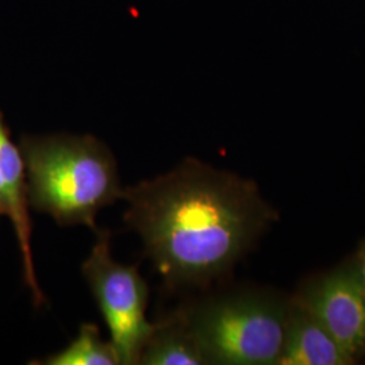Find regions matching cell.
<instances>
[{"label":"cell","instance_id":"obj_1","mask_svg":"<svg viewBox=\"0 0 365 365\" xmlns=\"http://www.w3.org/2000/svg\"><path fill=\"white\" fill-rule=\"evenodd\" d=\"M122 199L123 220L172 289L229 272L277 218L255 182L195 158L126 187Z\"/></svg>","mask_w":365,"mask_h":365},{"label":"cell","instance_id":"obj_2","mask_svg":"<svg viewBox=\"0 0 365 365\" xmlns=\"http://www.w3.org/2000/svg\"><path fill=\"white\" fill-rule=\"evenodd\" d=\"M19 149L29 206L60 226L96 232L98 212L122 199L115 157L92 135H26Z\"/></svg>","mask_w":365,"mask_h":365},{"label":"cell","instance_id":"obj_3","mask_svg":"<svg viewBox=\"0 0 365 365\" xmlns=\"http://www.w3.org/2000/svg\"><path fill=\"white\" fill-rule=\"evenodd\" d=\"M207 364L276 365L287 309L260 292H235L179 309Z\"/></svg>","mask_w":365,"mask_h":365},{"label":"cell","instance_id":"obj_4","mask_svg":"<svg viewBox=\"0 0 365 365\" xmlns=\"http://www.w3.org/2000/svg\"><path fill=\"white\" fill-rule=\"evenodd\" d=\"M96 242L81 272L105 318L119 364H140L155 324L146 318L148 284L137 265H123L111 256V233L96 230Z\"/></svg>","mask_w":365,"mask_h":365},{"label":"cell","instance_id":"obj_5","mask_svg":"<svg viewBox=\"0 0 365 365\" xmlns=\"http://www.w3.org/2000/svg\"><path fill=\"white\" fill-rule=\"evenodd\" d=\"M300 304L353 360L364 351L365 287L354 262L315 282Z\"/></svg>","mask_w":365,"mask_h":365},{"label":"cell","instance_id":"obj_6","mask_svg":"<svg viewBox=\"0 0 365 365\" xmlns=\"http://www.w3.org/2000/svg\"><path fill=\"white\" fill-rule=\"evenodd\" d=\"M0 210L13 223L14 233L22 255L24 276L34 304L39 307L45 297L39 288L31 249V221L27 200L26 173L21 149L15 146L0 114Z\"/></svg>","mask_w":365,"mask_h":365},{"label":"cell","instance_id":"obj_7","mask_svg":"<svg viewBox=\"0 0 365 365\" xmlns=\"http://www.w3.org/2000/svg\"><path fill=\"white\" fill-rule=\"evenodd\" d=\"M354 360L302 304L287 312L282 352L276 365H348Z\"/></svg>","mask_w":365,"mask_h":365},{"label":"cell","instance_id":"obj_8","mask_svg":"<svg viewBox=\"0 0 365 365\" xmlns=\"http://www.w3.org/2000/svg\"><path fill=\"white\" fill-rule=\"evenodd\" d=\"M140 364H207L179 309L155 324V329L141 353Z\"/></svg>","mask_w":365,"mask_h":365},{"label":"cell","instance_id":"obj_9","mask_svg":"<svg viewBox=\"0 0 365 365\" xmlns=\"http://www.w3.org/2000/svg\"><path fill=\"white\" fill-rule=\"evenodd\" d=\"M33 364L118 365L119 359L111 341H103L101 337L99 327L93 324H83L78 337L66 348Z\"/></svg>","mask_w":365,"mask_h":365},{"label":"cell","instance_id":"obj_10","mask_svg":"<svg viewBox=\"0 0 365 365\" xmlns=\"http://www.w3.org/2000/svg\"><path fill=\"white\" fill-rule=\"evenodd\" d=\"M354 265L357 268V272L360 274L365 287V242L361 245V248H360L359 253H357V257L354 260Z\"/></svg>","mask_w":365,"mask_h":365},{"label":"cell","instance_id":"obj_11","mask_svg":"<svg viewBox=\"0 0 365 365\" xmlns=\"http://www.w3.org/2000/svg\"><path fill=\"white\" fill-rule=\"evenodd\" d=\"M0 215H1V210H0Z\"/></svg>","mask_w":365,"mask_h":365}]
</instances>
